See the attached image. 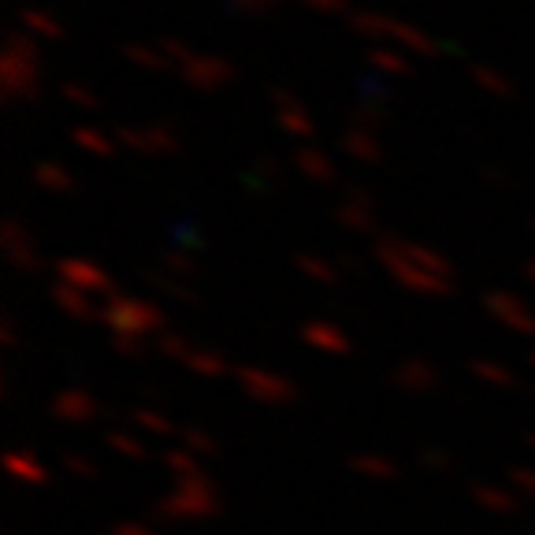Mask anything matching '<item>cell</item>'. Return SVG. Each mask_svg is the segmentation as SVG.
I'll use <instances>...</instances> for the list:
<instances>
[{
    "instance_id": "obj_24",
    "label": "cell",
    "mask_w": 535,
    "mask_h": 535,
    "mask_svg": "<svg viewBox=\"0 0 535 535\" xmlns=\"http://www.w3.org/2000/svg\"><path fill=\"white\" fill-rule=\"evenodd\" d=\"M179 443H183L190 454H216V439L201 428H183L179 431Z\"/></svg>"
},
{
    "instance_id": "obj_40",
    "label": "cell",
    "mask_w": 535,
    "mask_h": 535,
    "mask_svg": "<svg viewBox=\"0 0 535 535\" xmlns=\"http://www.w3.org/2000/svg\"><path fill=\"white\" fill-rule=\"evenodd\" d=\"M532 227H535V220H532Z\"/></svg>"
},
{
    "instance_id": "obj_22",
    "label": "cell",
    "mask_w": 535,
    "mask_h": 535,
    "mask_svg": "<svg viewBox=\"0 0 535 535\" xmlns=\"http://www.w3.org/2000/svg\"><path fill=\"white\" fill-rule=\"evenodd\" d=\"M472 372H476V379L491 383V387H513V383H517L513 372L502 368V365H495V361H472Z\"/></svg>"
},
{
    "instance_id": "obj_16",
    "label": "cell",
    "mask_w": 535,
    "mask_h": 535,
    "mask_svg": "<svg viewBox=\"0 0 535 535\" xmlns=\"http://www.w3.org/2000/svg\"><path fill=\"white\" fill-rule=\"evenodd\" d=\"M402 249L413 257V261H420L428 272H435V275H446L450 279V261H446L443 253L439 249H431V246H424V242H413V238H402Z\"/></svg>"
},
{
    "instance_id": "obj_36",
    "label": "cell",
    "mask_w": 535,
    "mask_h": 535,
    "mask_svg": "<svg viewBox=\"0 0 535 535\" xmlns=\"http://www.w3.org/2000/svg\"><path fill=\"white\" fill-rule=\"evenodd\" d=\"M79 142L82 145H93V153H108L105 142H101V138H93V134H79Z\"/></svg>"
},
{
    "instance_id": "obj_1",
    "label": "cell",
    "mask_w": 535,
    "mask_h": 535,
    "mask_svg": "<svg viewBox=\"0 0 535 535\" xmlns=\"http://www.w3.org/2000/svg\"><path fill=\"white\" fill-rule=\"evenodd\" d=\"M376 261L394 275V283L405 290H413V294H428V298H439V294H450L454 283L446 279V275H435L428 272L420 261H413L409 253L402 249V235H379L376 238Z\"/></svg>"
},
{
    "instance_id": "obj_20",
    "label": "cell",
    "mask_w": 535,
    "mask_h": 535,
    "mask_svg": "<svg viewBox=\"0 0 535 535\" xmlns=\"http://www.w3.org/2000/svg\"><path fill=\"white\" fill-rule=\"evenodd\" d=\"M164 465L175 472V480H186V476H201V465L194 461V454L186 450V446H175L164 454Z\"/></svg>"
},
{
    "instance_id": "obj_41",
    "label": "cell",
    "mask_w": 535,
    "mask_h": 535,
    "mask_svg": "<svg viewBox=\"0 0 535 535\" xmlns=\"http://www.w3.org/2000/svg\"><path fill=\"white\" fill-rule=\"evenodd\" d=\"M112 535H116V532H112Z\"/></svg>"
},
{
    "instance_id": "obj_4",
    "label": "cell",
    "mask_w": 535,
    "mask_h": 535,
    "mask_svg": "<svg viewBox=\"0 0 535 535\" xmlns=\"http://www.w3.org/2000/svg\"><path fill=\"white\" fill-rule=\"evenodd\" d=\"M235 379L238 387L253 398V402H264V405H287L298 398V387L290 383L287 376H279V372H268V368H253V365H238L235 368Z\"/></svg>"
},
{
    "instance_id": "obj_2",
    "label": "cell",
    "mask_w": 535,
    "mask_h": 535,
    "mask_svg": "<svg viewBox=\"0 0 535 535\" xmlns=\"http://www.w3.org/2000/svg\"><path fill=\"white\" fill-rule=\"evenodd\" d=\"M101 324L112 327V335L145 339V335H164L168 331V316H164V309H160L157 301L131 298V294L112 290L108 301L101 305Z\"/></svg>"
},
{
    "instance_id": "obj_39",
    "label": "cell",
    "mask_w": 535,
    "mask_h": 535,
    "mask_svg": "<svg viewBox=\"0 0 535 535\" xmlns=\"http://www.w3.org/2000/svg\"><path fill=\"white\" fill-rule=\"evenodd\" d=\"M528 361H532V365H535V350H532V357H528Z\"/></svg>"
},
{
    "instance_id": "obj_15",
    "label": "cell",
    "mask_w": 535,
    "mask_h": 535,
    "mask_svg": "<svg viewBox=\"0 0 535 535\" xmlns=\"http://www.w3.org/2000/svg\"><path fill=\"white\" fill-rule=\"evenodd\" d=\"M472 498H476L483 509H491V513H517V498L509 495L506 487H495V483H476V487H472Z\"/></svg>"
},
{
    "instance_id": "obj_6",
    "label": "cell",
    "mask_w": 535,
    "mask_h": 535,
    "mask_svg": "<svg viewBox=\"0 0 535 535\" xmlns=\"http://www.w3.org/2000/svg\"><path fill=\"white\" fill-rule=\"evenodd\" d=\"M0 246H4V257L12 261V268H19V272H38L41 268L38 246H34V238L27 235V227L19 220H8L0 227Z\"/></svg>"
},
{
    "instance_id": "obj_25",
    "label": "cell",
    "mask_w": 535,
    "mask_h": 535,
    "mask_svg": "<svg viewBox=\"0 0 535 535\" xmlns=\"http://www.w3.org/2000/svg\"><path fill=\"white\" fill-rule=\"evenodd\" d=\"M157 350L164 353V357H175V361H183L186 353H190V342L179 335V331H164V335H157Z\"/></svg>"
},
{
    "instance_id": "obj_27",
    "label": "cell",
    "mask_w": 535,
    "mask_h": 535,
    "mask_svg": "<svg viewBox=\"0 0 535 535\" xmlns=\"http://www.w3.org/2000/svg\"><path fill=\"white\" fill-rule=\"evenodd\" d=\"M38 183L45 186V190H67V186H71V175H67L64 168L45 164V168H38Z\"/></svg>"
},
{
    "instance_id": "obj_32",
    "label": "cell",
    "mask_w": 535,
    "mask_h": 535,
    "mask_svg": "<svg viewBox=\"0 0 535 535\" xmlns=\"http://www.w3.org/2000/svg\"><path fill=\"white\" fill-rule=\"evenodd\" d=\"M112 346L123 357H142L145 353V339H134V335H112Z\"/></svg>"
},
{
    "instance_id": "obj_9",
    "label": "cell",
    "mask_w": 535,
    "mask_h": 535,
    "mask_svg": "<svg viewBox=\"0 0 535 535\" xmlns=\"http://www.w3.org/2000/svg\"><path fill=\"white\" fill-rule=\"evenodd\" d=\"M394 383L409 394H428L439 387V372H435V365L424 361V357H405L402 365L394 368Z\"/></svg>"
},
{
    "instance_id": "obj_19",
    "label": "cell",
    "mask_w": 535,
    "mask_h": 535,
    "mask_svg": "<svg viewBox=\"0 0 535 535\" xmlns=\"http://www.w3.org/2000/svg\"><path fill=\"white\" fill-rule=\"evenodd\" d=\"M105 443L112 446L119 457H131V461H145V457H149V446H142L134 435H127V431H108Z\"/></svg>"
},
{
    "instance_id": "obj_26",
    "label": "cell",
    "mask_w": 535,
    "mask_h": 535,
    "mask_svg": "<svg viewBox=\"0 0 535 535\" xmlns=\"http://www.w3.org/2000/svg\"><path fill=\"white\" fill-rule=\"evenodd\" d=\"M164 268H168V275H194L197 264L186 257V249H168L164 253Z\"/></svg>"
},
{
    "instance_id": "obj_33",
    "label": "cell",
    "mask_w": 535,
    "mask_h": 535,
    "mask_svg": "<svg viewBox=\"0 0 535 535\" xmlns=\"http://www.w3.org/2000/svg\"><path fill=\"white\" fill-rule=\"evenodd\" d=\"M175 242H179V249H197L201 246V235H197L190 223H179L175 227Z\"/></svg>"
},
{
    "instance_id": "obj_38",
    "label": "cell",
    "mask_w": 535,
    "mask_h": 535,
    "mask_svg": "<svg viewBox=\"0 0 535 535\" xmlns=\"http://www.w3.org/2000/svg\"><path fill=\"white\" fill-rule=\"evenodd\" d=\"M528 446H532V450H535V435H528Z\"/></svg>"
},
{
    "instance_id": "obj_29",
    "label": "cell",
    "mask_w": 535,
    "mask_h": 535,
    "mask_svg": "<svg viewBox=\"0 0 535 535\" xmlns=\"http://www.w3.org/2000/svg\"><path fill=\"white\" fill-rule=\"evenodd\" d=\"M64 469L71 472V476H79V480H93V476H97V465H93L90 457H82V454H67L64 457Z\"/></svg>"
},
{
    "instance_id": "obj_14",
    "label": "cell",
    "mask_w": 535,
    "mask_h": 535,
    "mask_svg": "<svg viewBox=\"0 0 535 535\" xmlns=\"http://www.w3.org/2000/svg\"><path fill=\"white\" fill-rule=\"evenodd\" d=\"M350 469L357 476H368V480H394L398 476V465L391 457H379V454H357L350 457Z\"/></svg>"
},
{
    "instance_id": "obj_7",
    "label": "cell",
    "mask_w": 535,
    "mask_h": 535,
    "mask_svg": "<svg viewBox=\"0 0 535 535\" xmlns=\"http://www.w3.org/2000/svg\"><path fill=\"white\" fill-rule=\"evenodd\" d=\"M56 275H60V283H71V287L90 290V294H112V279H108L105 268L93 261H82V257L56 261Z\"/></svg>"
},
{
    "instance_id": "obj_18",
    "label": "cell",
    "mask_w": 535,
    "mask_h": 535,
    "mask_svg": "<svg viewBox=\"0 0 535 535\" xmlns=\"http://www.w3.org/2000/svg\"><path fill=\"white\" fill-rule=\"evenodd\" d=\"M149 283H153V287H157L160 294H168V298L186 301V305H197V294H194L190 287H186L179 275H160V272H153V275H149Z\"/></svg>"
},
{
    "instance_id": "obj_10",
    "label": "cell",
    "mask_w": 535,
    "mask_h": 535,
    "mask_svg": "<svg viewBox=\"0 0 535 535\" xmlns=\"http://www.w3.org/2000/svg\"><path fill=\"white\" fill-rule=\"evenodd\" d=\"M301 342H305V346H313V350H320V353H331V357L350 353V339L342 335V327L324 324V320H313V324L301 327Z\"/></svg>"
},
{
    "instance_id": "obj_12",
    "label": "cell",
    "mask_w": 535,
    "mask_h": 535,
    "mask_svg": "<svg viewBox=\"0 0 535 535\" xmlns=\"http://www.w3.org/2000/svg\"><path fill=\"white\" fill-rule=\"evenodd\" d=\"M335 216H339L346 231H357V235H372L376 231V209H372L368 197H350Z\"/></svg>"
},
{
    "instance_id": "obj_13",
    "label": "cell",
    "mask_w": 535,
    "mask_h": 535,
    "mask_svg": "<svg viewBox=\"0 0 535 535\" xmlns=\"http://www.w3.org/2000/svg\"><path fill=\"white\" fill-rule=\"evenodd\" d=\"M4 469L12 472L19 483H34V487L49 480L45 465H41V461L30 454V450H8V454H4Z\"/></svg>"
},
{
    "instance_id": "obj_37",
    "label": "cell",
    "mask_w": 535,
    "mask_h": 535,
    "mask_svg": "<svg viewBox=\"0 0 535 535\" xmlns=\"http://www.w3.org/2000/svg\"><path fill=\"white\" fill-rule=\"evenodd\" d=\"M524 275H528V283H535V261L524 264Z\"/></svg>"
},
{
    "instance_id": "obj_30",
    "label": "cell",
    "mask_w": 535,
    "mask_h": 535,
    "mask_svg": "<svg viewBox=\"0 0 535 535\" xmlns=\"http://www.w3.org/2000/svg\"><path fill=\"white\" fill-rule=\"evenodd\" d=\"M301 168L309 171L316 183H331V175H335V171H331V164H324V160L313 157V153H305V157H301Z\"/></svg>"
},
{
    "instance_id": "obj_31",
    "label": "cell",
    "mask_w": 535,
    "mask_h": 535,
    "mask_svg": "<svg viewBox=\"0 0 535 535\" xmlns=\"http://www.w3.org/2000/svg\"><path fill=\"white\" fill-rule=\"evenodd\" d=\"M509 483H513L517 491H524V495H535V469H528V465L509 469Z\"/></svg>"
},
{
    "instance_id": "obj_8",
    "label": "cell",
    "mask_w": 535,
    "mask_h": 535,
    "mask_svg": "<svg viewBox=\"0 0 535 535\" xmlns=\"http://www.w3.org/2000/svg\"><path fill=\"white\" fill-rule=\"evenodd\" d=\"M53 413L60 420H71V424H90L97 420V398L90 391H82V387H67L53 398Z\"/></svg>"
},
{
    "instance_id": "obj_21",
    "label": "cell",
    "mask_w": 535,
    "mask_h": 535,
    "mask_svg": "<svg viewBox=\"0 0 535 535\" xmlns=\"http://www.w3.org/2000/svg\"><path fill=\"white\" fill-rule=\"evenodd\" d=\"M294 264H298V268L309 275V279H316V283H335V279H339V272H335V268H331L327 261L313 257V253H298V257H294Z\"/></svg>"
},
{
    "instance_id": "obj_23",
    "label": "cell",
    "mask_w": 535,
    "mask_h": 535,
    "mask_svg": "<svg viewBox=\"0 0 535 535\" xmlns=\"http://www.w3.org/2000/svg\"><path fill=\"white\" fill-rule=\"evenodd\" d=\"M131 417L138 428L153 431V435H175V424H171L164 413H157V409H134Z\"/></svg>"
},
{
    "instance_id": "obj_35",
    "label": "cell",
    "mask_w": 535,
    "mask_h": 535,
    "mask_svg": "<svg viewBox=\"0 0 535 535\" xmlns=\"http://www.w3.org/2000/svg\"><path fill=\"white\" fill-rule=\"evenodd\" d=\"M0 342H4V350H12L15 346V324L8 320V316L0 320Z\"/></svg>"
},
{
    "instance_id": "obj_11",
    "label": "cell",
    "mask_w": 535,
    "mask_h": 535,
    "mask_svg": "<svg viewBox=\"0 0 535 535\" xmlns=\"http://www.w3.org/2000/svg\"><path fill=\"white\" fill-rule=\"evenodd\" d=\"M53 301L60 305V313L75 316V320H101V309L93 305L90 290H79V287H71V283H60V279H56Z\"/></svg>"
},
{
    "instance_id": "obj_5",
    "label": "cell",
    "mask_w": 535,
    "mask_h": 535,
    "mask_svg": "<svg viewBox=\"0 0 535 535\" xmlns=\"http://www.w3.org/2000/svg\"><path fill=\"white\" fill-rule=\"evenodd\" d=\"M487 313L495 316L498 324H506L509 331H517V335H535V313L524 305L517 294H506V290H487Z\"/></svg>"
},
{
    "instance_id": "obj_34",
    "label": "cell",
    "mask_w": 535,
    "mask_h": 535,
    "mask_svg": "<svg viewBox=\"0 0 535 535\" xmlns=\"http://www.w3.org/2000/svg\"><path fill=\"white\" fill-rule=\"evenodd\" d=\"M116 535H157L149 521H123L116 528Z\"/></svg>"
},
{
    "instance_id": "obj_3",
    "label": "cell",
    "mask_w": 535,
    "mask_h": 535,
    "mask_svg": "<svg viewBox=\"0 0 535 535\" xmlns=\"http://www.w3.org/2000/svg\"><path fill=\"white\" fill-rule=\"evenodd\" d=\"M216 513H220V498H216V487L205 472L175 480L171 495H164L153 506L157 521H201V517H216Z\"/></svg>"
},
{
    "instance_id": "obj_17",
    "label": "cell",
    "mask_w": 535,
    "mask_h": 535,
    "mask_svg": "<svg viewBox=\"0 0 535 535\" xmlns=\"http://www.w3.org/2000/svg\"><path fill=\"white\" fill-rule=\"evenodd\" d=\"M183 365L190 368V372H197V376H223L227 372V361H223L216 350H197V346H190V353L183 357Z\"/></svg>"
},
{
    "instance_id": "obj_28",
    "label": "cell",
    "mask_w": 535,
    "mask_h": 535,
    "mask_svg": "<svg viewBox=\"0 0 535 535\" xmlns=\"http://www.w3.org/2000/svg\"><path fill=\"white\" fill-rule=\"evenodd\" d=\"M420 461H424V469H431V472H450V469H454V457L446 454V450H439V446H428V450L420 454Z\"/></svg>"
}]
</instances>
